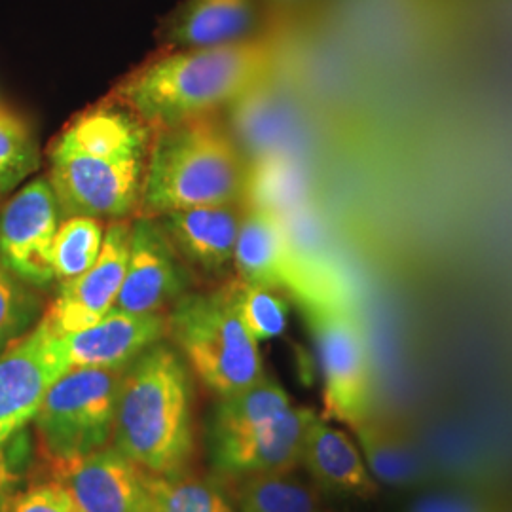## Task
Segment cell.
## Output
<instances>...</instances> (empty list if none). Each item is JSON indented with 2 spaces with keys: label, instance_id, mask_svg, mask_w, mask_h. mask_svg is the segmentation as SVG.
Instances as JSON below:
<instances>
[{
  "label": "cell",
  "instance_id": "23",
  "mask_svg": "<svg viewBox=\"0 0 512 512\" xmlns=\"http://www.w3.org/2000/svg\"><path fill=\"white\" fill-rule=\"evenodd\" d=\"M220 285L243 327L253 334L256 342L272 340L287 330L289 308L281 293L243 281L236 274Z\"/></svg>",
  "mask_w": 512,
  "mask_h": 512
},
{
  "label": "cell",
  "instance_id": "24",
  "mask_svg": "<svg viewBox=\"0 0 512 512\" xmlns=\"http://www.w3.org/2000/svg\"><path fill=\"white\" fill-rule=\"evenodd\" d=\"M107 222L93 217L61 219L54 239L55 283L73 281L90 270L103 249Z\"/></svg>",
  "mask_w": 512,
  "mask_h": 512
},
{
  "label": "cell",
  "instance_id": "21",
  "mask_svg": "<svg viewBox=\"0 0 512 512\" xmlns=\"http://www.w3.org/2000/svg\"><path fill=\"white\" fill-rule=\"evenodd\" d=\"M236 512H327L323 492L296 471L236 478Z\"/></svg>",
  "mask_w": 512,
  "mask_h": 512
},
{
  "label": "cell",
  "instance_id": "4",
  "mask_svg": "<svg viewBox=\"0 0 512 512\" xmlns=\"http://www.w3.org/2000/svg\"><path fill=\"white\" fill-rule=\"evenodd\" d=\"M245 188L247 171L234 135L217 114L190 118L154 131L137 217L241 202Z\"/></svg>",
  "mask_w": 512,
  "mask_h": 512
},
{
  "label": "cell",
  "instance_id": "28",
  "mask_svg": "<svg viewBox=\"0 0 512 512\" xmlns=\"http://www.w3.org/2000/svg\"><path fill=\"white\" fill-rule=\"evenodd\" d=\"M408 512H501L490 501L467 494H433L420 497Z\"/></svg>",
  "mask_w": 512,
  "mask_h": 512
},
{
  "label": "cell",
  "instance_id": "15",
  "mask_svg": "<svg viewBox=\"0 0 512 512\" xmlns=\"http://www.w3.org/2000/svg\"><path fill=\"white\" fill-rule=\"evenodd\" d=\"M317 412L293 406L281 418L236 439L209 442L215 471L224 478L296 471L302 463L304 442Z\"/></svg>",
  "mask_w": 512,
  "mask_h": 512
},
{
  "label": "cell",
  "instance_id": "22",
  "mask_svg": "<svg viewBox=\"0 0 512 512\" xmlns=\"http://www.w3.org/2000/svg\"><path fill=\"white\" fill-rule=\"evenodd\" d=\"M145 512H236L217 480L183 471L145 476Z\"/></svg>",
  "mask_w": 512,
  "mask_h": 512
},
{
  "label": "cell",
  "instance_id": "20",
  "mask_svg": "<svg viewBox=\"0 0 512 512\" xmlns=\"http://www.w3.org/2000/svg\"><path fill=\"white\" fill-rule=\"evenodd\" d=\"M293 408L289 393L272 378L220 397L207 427V442L236 439L281 418Z\"/></svg>",
  "mask_w": 512,
  "mask_h": 512
},
{
  "label": "cell",
  "instance_id": "11",
  "mask_svg": "<svg viewBox=\"0 0 512 512\" xmlns=\"http://www.w3.org/2000/svg\"><path fill=\"white\" fill-rule=\"evenodd\" d=\"M196 277L184 266L152 217L131 219L128 266L116 300V310L167 313L192 291Z\"/></svg>",
  "mask_w": 512,
  "mask_h": 512
},
{
  "label": "cell",
  "instance_id": "6",
  "mask_svg": "<svg viewBox=\"0 0 512 512\" xmlns=\"http://www.w3.org/2000/svg\"><path fill=\"white\" fill-rule=\"evenodd\" d=\"M126 368H71L55 380L33 420L44 458H84L109 446Z\"/></svg>",
  "mask_w": 512,
  "mask_h": 512
},
{
  "label": "cell",
  "instance_id": "14",
  "mask_svg": "<svg viewBox=\"0 0 512 512\" xmlns=\"http://www.w3.org/2000/svg\"><path fill=\"white\" fill-rule=\"evenodd\" d=\"M50 480L61 484L84 512H145L147 469L109 444L84 458L46 459Z\"/></svg>",
  "mask_w": 512,
  "mask_h": 512
},
{
  "label": "cell",
  "instance_id": "25",
  "mask_svg": "<svg viewBox=\"0 0 512 512\" xmlns=\"http://www.w3.org/2000/svg\"><path fill=\"white\" fill-rule=\"evenodd\" d=\"M44 311L38 289L0 264V351L35 329Z\"/></svg>",
  "mask_w": 512,
  "mask_h": 512
},
{
  "label": "cell",
  "instance_id": "2",
  "mask_svg": "<svg viewBox=\"0 0 512 512\" xmlns=\"http://www.w3.org/2000/svg\"><path fill=\"white\" fill-rule=\"evenodd\" d=\"M274 48L262 38L190 50H164L129 73L112 97L152 131L217 114L255 92L272 73Z\"/></svg>",
  "mask_w": 512,
  "mask_h": 512
},
{
  "label": "cell",
  "instance_id": "3",
  "mask_svg": "<svg viewBox=\"0 0 512 512\" xmlns=\"http://www.w3.org/2000/svg\"><path fill=\"white\" fill-rule=\"evenodd\" d=\"M112 444L148 473L188 471L196 452L194 385L171 342L154 344L126 368Z\"/></svg>",
  "mask_w": 512,
  "mask_h": 512
},
{
  "label": "cell",
  "instance_id": "31",
  "mask_svg": "<svg viewBox=\"0 0 512 512\" xmlns=\"http://www.w3.org/2000/svg\"><path fill=\"white\" fill-rule=\"evenodd\" d=\"M327 512H329V511H327Z\"/></svg>",
  "mask_w": 512,
  "mask_h": 512
},
{
  "label": "cell",
  "instance_id": "8",
  "mask_svg": "<svg viewBox=\"0 0 512 512\" xmlns=\"http://www.w3.org/2000/svg\"><path fill=\"white\" fill-rule=\"evenodd\" d=\"M234 274L277 293L291 294L304 310L344 302L336 287L319 279L298 258L279 215L262 205L245 207L234 255Z\"/></svg>",
  "mask_w": 512,
  "mask_h": 512
},
{
  "label": "cell",
  "instance_id": "29",
  "mask_svg": "<svg viewBox=\"0 0 512 512\" xmlns=\"http://www.w3.org/2000/svg\"><path fill=\"white\" fill-rule=\"evenodd\" d=\"M16 484H18V475L14 473V467L6 456V450L0 448V512L6 499L14 492Z\"/></svg>",
  "mask_w": 512,
  "mask_h": 512
},
{
  "label": "cell",
  "instance_id": "16",
  "mask_svg": "<svg viewBox=\"0 0 512 512\" xmlns=\"http://www.w3.org/2000/svg\"><path fill=\"white\" fill-rule=\"evenodd\" d=\"M63 338L71 368H126L148 348L167 340V317L114 308L99 323Z\"/></svg>",
  "mask_w": 512,
  "mask_h": 512
},
{
  "label": "cell",
  "instance_id": "19",
  "mask_svg": "<svg viewBox=\"0 0 512 512\" xmlns=\"http://www.w3.org/2000/svg\"><path fill=\"white\" fill-rule=\"evenodd\" d=\"M351 429L366 467L378 484L393 488L420 484L425 467L414 440L408 437L401 423L370 412Z\"/></svg>",
  "mask_w": 512,
  "mask_h": 512
},
{
  "label": "cell",
  "instance_id": "26",
  "mask_svg": "<svg viewBox=\"0 0 512 512\" xmlns=\"http://www.w3.org/2000/svg\"><path fill=\"white\" fill-rule=\"evenodd\" d=\"M40 167L38 145L18 116L0 109V198L16 190Z\"/></svg>",
  "mask_w": 512,
  "mask_h": 512
},
{
  "label": "cell",
  "instance_id": "18",
  "mask_svg": "<svg viewBox=\"0 0 512 512\" xmlns=\"http://www.w3.org/2000/svg\"><path fill=\"white\" fill-rule=\"evenodd\" d=\"M256 0H186L165 23L164 50L211 48L255 38Z\"/></svg>",
  "mask_w": 512,
  "mask_h": 512
},
{
  "label": "cell",
  "instance_id": "9",
  "mask_svg": "<svg viewBox=\"0 0 512 512\" xmlns=\"http://www.w3.org/2000/svg\"><path fill=\"white\" fill-rule=\"evenodd\" d=\"M71 370L65 338L44 321L0 351V448L35 420L48 389Z\"/></svg>",
  "mask_w": 512,
  "mask_h": 512
},
{
  "label": "cell",
  "instance_id": "5",
  "mask_svg": "<svg viewBox=\"0 0 512 512\" xmlns=\"http://www.w3.org/2000/svg\"><path fill=\"white\" fill-rule=\"evenodd\" d=\"M165 317L167 340L181 353L190 374L219 399L266 378L258 342L243 327L222 285L188 291Z\"/></svg>",
  "mask_w": 512,
  "mask_h": 512
},
{
  "label": "cell",
  "instance_id": "7",
  "mask_svg": "<svg viewBox=\"0 0 512 512\" xmlns=\"http://www.w3.org/2000/svg\"><path fill=\"white\" fill-rule=\"evenodd\" d=\"M304 311L323 378V418L353 427L372 412V366L365 332L346 302Z\"/></svg>",
  "mask_w": 512,
  "mask_h": 512
},
{
  "label": "cell",
  "instance_id": "10",
  "mask_svg": "<svg viewBox=\"0 0 512 512\" xmlns=\"http://www.w3.org/2000/svg\"><path fill=\"white\" fill-rule=\"evenodd\" d=\"M59 222L61 209L48 177L23 184L0 211V264L38 291L52 287Z\"/></svg>",
  "mask_w": 512,
  "mask_h": 512
},
{
  "label": "cell",
  "instance_id": "13",
  "mask_svg": "<svg viewBox=\"0 0 512 512\" xmlns=\"http://www.w3.org/2000/svg\"><path fill=\"white\" fill-rule=\"evenodd\" d=\"M243 213V203L232 202L169 211L152 219L196 279L226 281L234 274Z\"/></svg>",
  "mask_w": 512,
  "mask_h": 512
},
{
  "label": "cell",
  "instance_id": "1",
  "mask_svg": "<svg viewBox=\"0 0 512 512\" xmlns=\"http://www.w3.org/2000/svg\"><path fill=\"white\" fill-rule=\"evenodd\" d=\"M152 135V128L114 97L78 112L48 148V181L61 219H135Z\"/></svg>",
  "mask_w": 512,
  "mask_h": 512
},
{
  "label": "cell",
  "instance_id": "17",
  "mask_svg": "<svg viewBox=\"0 0 512 512\" xmlns=\"http://www.w3.org/2000/svg\"><path fill=\"white\" fill-rule=\"evenodd\" d=\"M300 467L323 494L357 499L378 495V482L370 475L357 442L321 416L308 429Z\"/></svg>",
  "mask_w": 512,
  "mask_h": 512
},
{
  "label": "cell",
  "instance_id": "12",
  "mask_svg": "<svg viewBox=\"0 0 512 512\" xmlns=\"http://www.w3.org/2000/svg\"><path fill=\"white\" fill-rule=\"evenodd\" d=\"M129 236L131 219L107 222L103 249L92 268L57 285V296L44 311V321L55 334L69 336L88 329L114 310L128 266Z\"/></svg>",
  "mask_w": 512,
  "mask_h": 512
},
{
  "label": "cell",
  "instance_id": "30",
  "mask_svg": "<svg viewBox=\"0 0 512 512\" xmlns=\"http://www.w3.org/2000/svg\"><path fill=\"white\" fill-rule=\"evenodd\" d=\"M272 2H277V4H296V2H302V0H272Z\"/></svg>",
  "mask_w": 512,
  "mask_h": 512
},
{
  "label": "cell",
  "instance_id": "27",
  "mask_svg": "<svg viewBox=\"0 0 512 512\" xmlns=\"http://www.w3.org/2000/svg\"><path fill=\"white\" fill-rule=\"evenodd\" d=\"M2 512H84L61 484L54 480L35 484L25 492L12 494Z\"/></svg>",
  "mask_w": 512,
  "mask_h": 512
}]
</instances>
